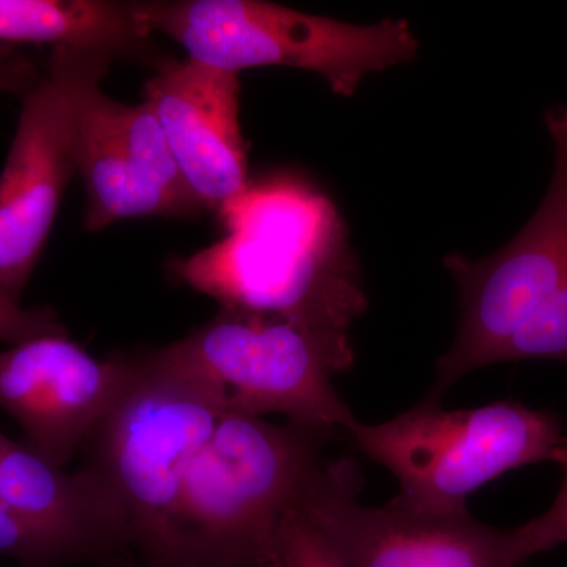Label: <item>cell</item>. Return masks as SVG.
I'll use <instances>...</instances> for the list:
<instances>
[{"mask_svg":"<svg viewBox=\"0 0 567 567\" xmlns=\"http://www.w3.org/2000/svg\"><path fill=\"white\" fill-rule=\"evenodd\" d=\"M229 235L171 264L178 282L221 309L349 336L365 309L347 234L334 205L293 181L248 186L221 210Z\"/></svg>","mask_w":567,"mask_h":567,"instance_id":"1","label":"cell"},{"mask_svg":"<svg viewBox=\"0 0 567 567\" xmlns=\"http://www.w3.org/2000/svg\"><path fill=\"white\" fill-rule=\"evenodd\" d=\"M331 436L224 413L194 458L159 567H270L279 527L324 462Z\"/></svg>","mask_w":567,"mask_h":567,"instance_id":"2","label":"cell"},{"mask_svg":"<svg viewBox=\"0 0 567 567\" xmlns=\"http://www.w3.org/2000/svg\"><path fill=\"white\" fill-rule=\"evenodd\" d=\"M136 358L203 386L226 413L282 415L331 439L358 421L333 385L354 361L349 336L221 309L181 341Z\"/></svg>","mask_w":567,"mask_h":567,"instance_id":"3","label":"cell"},{"mask_svg":"<svg viewBox=\"0 0 567 567\" xmlns=\"http://www.w3.org/2000/svg\"><path fill=\"white\" fill-rule=\"evenodd\" d=\"M148 33L162 32L205 65L240 74L256 66L312 71L339 96L369 74L415 61L420 41L405 20L358 25L257 0L133 3Z\"/></svg>","mask_w":567,"mask_h":567,"instance_id":"4","label":"cell"},{"mask_svg":"<svg viewBox=\"0 0 567 567\" xmlns=\"http://www.w3.org/2000/svg\"><path fill=\"white\" fill-rule=\"evenodd\" d=\"M347 439L399 481L394 502L432 513H468L466 498L518 466L555 462L566 434L548 410L518 402L446 410L427 398L380 424L357 421Z\"/></svg>","mask_w":567,"mask_h":567,"instance_id":"5","label":"cell"},{"mask_svg":"<svg viewBox=\"0 0 567 567\" xmlns=\"http://www.w3.org/2000/svg\"><path fill=\"white\" fill-rule=\"evenodd\" d=\"M132 361V385L89 440L85 468L125 513L137 567H159L183 481L226 412L203 386Z\"/></svg>","mask_w":567,"mask_h":567,"instance_id":"6","label":"cell"},{"mask_svg":"<svg viewBox=\"0 0 567 567\" xmlns=\"http://www.w3.org/2000/svg\"><path fill=\"white\" fill-rule=\"evenodd\" d=\"M111 58L54 48L48 76L65 92L76 173L85 188V230L121 219L192 216L203 210L183 182L151 104H123L103 92Z\"/></svg>","mask_w":567,"mask_h":567,"instance_id":"7","label":"cell"},{"mask_svg":"<svg viewBox=\"0 0 567 567\" xmlns=\"http://www.w3.org/2000/svg\"><path fill=\"white\" fill-rule=\"evenodd\" d=\"M554 142V175L543 203L502 249L468 259H443L458 290V328L436 363L429 398L440 399L462 377L496 364V358L528 319L567 292V106L544 112Z\"/></svg>","mask_w":567,"mask_h":567,"instance_id":"8","label":"cell"},{"mask_svg":"<svg viewBox=\"0 0 567 567\" xmlns=\"http://www.w3.org/2000/svg\"><path fill=\"white\" fill-rule=\"evenodd\" d=\"M361 476L349 458L327 461L295 509L341 567H518L527 563L516 529L481 524L470 513L361 505Z\"/></svg>","mask_w":567,"mask_h":567,"instance_id":"9","label":"cell"},{"mask_svg":"<svg viewBox=\"0 0 567 567\" xmlns=\"http://www.w3.org/2000/svg\"><path fill=\"white\" fill-rule=\"evenodd\" d=\"M132 358L99 360L69 336H44L0 352V409L51 464H69L132 385Z\"/></svg>","mask_w":567,"mask_h":567,"instance_id":"10","label":"cell"},{"mask_svg":"<svg viewBox=\"0 0 567 567\" xmlns=\"http://www.w3.org/2000/svg\"><path fill=\"white\" fill-rule=\"evenodd\" d=\"M74 173L70 102L44 74L22 96L0 173V284L21 303Z\"/></svg>","mask_w":567,"mask_h":567,"instance_id":"11","label":"cell"},{"mask_svg":"<svg viewBox=\"0 0 567 567\" xmlns=\"http://www.w3.org/2000/svg\"><path fill=\"white\" fill-rule=\"evenodd\" d=\"M240 74L188 58L163 61L144 87L185 185L221 213L248 188L240 123Z\"/></svg>","mask_w":567,"mask_h":567,"instance_id":"12","label":"cell"},{"mask_svg":"<svg viewBox=\"0 0 567 567\" xmlns=\"http://www.w3.org/2000/svg\"><path fill=\"white\" fill-rule=\"evenodd\" d=\"M0 498L76 561L137 567L125 513L85 466L66 473L28 443L11 440L0 456Z\"/></svg>","mask_w":567,"mask_h":567,"instance_id":"13","label":"cell"},{"mask_svg":"<svg viewBox=\"0 0 567 567\" xmlns=\"http://www.w3.org/2000/svg\"><path fill=\"white\" fill-rule=\"evenodd\" d=\"M152 33L133 3L111 0H0V44H50L115 59L152 61Z\"/></svg>","mask_w":567,"mask_h":567,"instance_id":"14","label":"cell"},{"mask_svg":"<svg viewBox=\"0 0 567 567\" xmlns=\"http://www.w3.org/2000/svg\"><path fill=\"white\" fill-rule=\"evenodd\" d=\"M0 557L14 559L22 567H59L76 561L61 543L11 509L2 498Z\"/></svg>","mask_w":567,"mask_h":567,"instance_id":"15","label":"cell"},{"mask_svg":"<svg viewBox=\"0 0 567 567\" xmlns=\"http://www.w3.org/2000/svg\"><path fill=\"white\" fill-rule=\"evenodd\" d=\"M44 336H69L58 312L50 306L25 308L0 284V342L17 346Z\"/></svg>","mask_w":567,"mask_h":567,"instance_id":"16","label":"cell"},{"mask_svg":"<svg viewBox=\"0 0 567 567\" xmlns=\"http://www.w3.org/2000/svg\"><path fill=\"white\" fill-rule=\"evenodd\" d=\"M555 462L561 466L565 480L554 505L528 524L516 528L522 550L527 559L567 543V435Z\"/></svg>","mask_w":567,"mask_h":567,"instance_id":"17","label":"cell"},{"mask_svg":"<svg viewBox=\"0 0 567 567\" xmlns=\"http://www.w3.org/2000/svg\"><path fill=\"white\" fill-rule=\"evenodd\" d=\"M279 555L286 567H341L319 533L297 509H290L282 518Z\"/></svg>","mask_w":567,"mask_h":567,"instance_id":"18","label":"cell"},{"mask_svg":"<svg viewBox=\"0 0 567 567\" xmlns=\"http://www.w3.org/2000/svg\"><path fill=\"white\" fill-rule=\"evenodd\" d=\"M43 74L35 63L9 44H0V96H24L32 91Z\"/></svg>","mask_w":567,"mask_h":567,"instance_id":"19","label":"cell"},{"mask_svg":"<svg viewBox=\"0 0 567 567\" xmlns=\"http://www.w3.org/2000/svg\"><path fill=\"white\" fill-rule=\"evenodd\" d=\"M11 440L9 436H6L0 432V456H2L3 451L7 450V446L10 445Z\"/></svg>","mask_w":567,"mask_h":567,"instance_id":"20","label":"cell"},{"mask_svg":"<svg viewBox=\"0 0 567 567\" xmlns=\"http://www.w3.org/2000/svg\"><path fill=\"white\" fill-rule=\"evenodd\" d=\"M270 567H286V565H284L282 559H281V561L276 563V565L270 566Z\"/></svg>","mask_w":567,"mask_h":567,"instance_id":"21","label":"cell"}]
</instances>
